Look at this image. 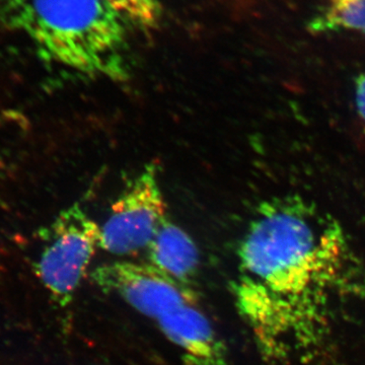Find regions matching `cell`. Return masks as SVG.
<instances>
[{
  "label": "cell",
  "instance_id": "3",
  "mask_svg": "<svg viewBox=\"0 0 365 365\" xmlns=\"http://www.w3.org/2000/svg\"><path fill=\"white\" fill-rule=\"evenodd\" d=\"M44 239L36 274L59 306H68L100 248L101 227L76 203L59 213Z\"/></svg>",
  "mask_w": 365,
  "mask_h": 365
},
{
  "label": "cell",
  "instance_id": "6",
  "mask_svg": "<svg viewBox=\"0 0 365 365\" xmlns=\"http://www.w3.org/2000/svg\"><path fill=\"white\" fill-rule=\"evenodd\" d=\"M157 323L163 335L181 350L187 365H227V346L196 302L165 314Z\"/></svg>",
  "mask_w": 365,
  "mask_h": 365
},
{
  "label": "cell",
  "instance_id": "1",
  "mask_svg": "<svg viewBox=\"0 0 365 365\" xmlns=\"http://www.w3.org/2000/svg\"><path fill=\"white\" fill-rule=\"evenodd\" d=\"M237 309L269 361L307 359L341 307L365 294V271L344 228L299 195L258 206L237 250Z\"/></svg>",
  "mask_w": 365,
  "mask_h": 365
},
{
  "label": "cell",
  "instance_id": "2",
  "mask_svg": "<svg viewBox=\"0 0 365 365\" xmlns=\"http://www.w3.org/2000/svg\"><path fill=\"white\" fill-rule=\"evenodd\" d=\"M0 18L47 61L83 76L129 78L133 26L110 0H2Z\"/></svg>",
  "mask_w": 365,
  "mask_h": 365
},
{
  "label": "cell",
  "instance_id": "9",
  "mask_svg": "<svg viewBox=\"0 0 365 365\" xmlns=\"http://www.w3.org/2000/svg\"><path fill=\"white\" fill-rule=\"evenodd\" d=\"M133 26L153 31L160 24L163 6L160 0H110Z\"/></svg>",
  "mask_w": 365,
  "mask_h": 365
},
{
  "label": "cell",
  "instance_id": "10",
  "mask_svg": "<svg viewBox=\"0 0 365 365\" xmlns=\"http://www.w3.org/2000/svg\"><path fill=\"white\" fill-rule=\"evenodd\" d=\"M354 93L357 112L365 123V72L355 81Z\"/></svg>",
  "mask_w": 365,
  "mask_h": 365
},
{
  "label": "cell",
  "instance_id": "8",
  "mask_svg": "<svg viewBox=\"0 0 365 365\" xmlns=\"http://www.w3.org/2000/svg\"><path fill=\"white\" fill-rule=\"evenodd\" d=\"M307 29L314 35L350 31L365 36V0H324Z\"/></svg>",
  "mask_w": 365,
  "mask_h": 365
},
{
  "label": "cell",
  "instance_id": "4",
  "mask_svg": "<svg viewBox=\"0 0 365 365\" xmlns=\"http://www.w3.org/2000/svg\"><path fill=\"white\" fill-rule=\"evenodd\" d=\"M157 163L145 165L113 203L101 227L100 248L117 256H130L148 249L165 220Z\"/></svg>",
  "mask_w": 365,
  "mask_h": 365
},
{
  "label": "cell",
  "instance_id": "5",
  "mask_svg": "<svg viewBox=\"0 0 365 365\" xmlns=\"http://www.w3.org/2000/svg\"><path fill=\"white\" fill-rule=\"evenodd\" d=\"M101 289L119 295L143 316L155 319L196 302L191 287L173 279L150 264L115 262L93 271Z\"/></svg>",
  "mask_w": 365,
  "mask_h": 365
},
{
  "label": "cell",
  "instance_id": "7",
  "mask_svg": "<svg viewBox=\"0 0 365 365\" xmlns=\"http://www.w3.org/2000/svg\"><path fill=\"white\" fill-rule=\"evenodd\" d=\"M148 251L151 266L190 287L198 272L199 252L182 228L167 218Z\"/></svg>",
  "mask_w": 365,
  "mask_h": 365
}]
</instances>
